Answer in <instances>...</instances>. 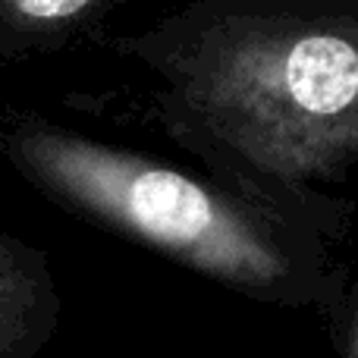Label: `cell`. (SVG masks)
I'll return each mask as SVG.
<instances>
[{
  "label": "cell",
  "instance_id": "1",
  "mask_svg": "<svg viewBox=\"0 0 358 358\" xmlns=\"http://www.w3.org/2000/svg\"><path fill=\"white\" fill-rule=\"evenodd\" d=\"M110 50L155 76L151 123L214 173L315 201L358 167V0H189Z\"/></svg>",
  "mask_w": 358,
  "mask_h": 358
},
{
  "label": "cell",
  "instance_id": "2",
  "mask_svg": "<svg viewBox=\"0 0 358 358\" xmlns=\"http://www.w3.org/2000/svg\"><path fill=\"white\" fill-rule=\"evenodd\" d=\"M0 164L69 217L248 302L330 321L352 283L340 255L355 227L352 198L267 195L204 164L189 170L13 104H0Z\"/></svg>",
  "mask_w": 358,
  "mask_h": 358
},
{
  "label": "cell",
  "instance_id": "3",
  "mask_svg": "<svg viewBox=\"0 0 358 358\" xmlns=\"http://www.w3.org/2000/svg\"><path fill=\"white\" fill-rule=\"evenodd\" d=\"M60 311L48 252L0 229V358H38L57 336Z\"/></svg>",
  "mask_w": 358,
  "mask_h": 358
},
{
  "label": "cell",
  "instance_id": "4",
  "mask_svg": "<svg viewBox=\"0 0 358 358\" xmlns=\"http://www.w3.org/2000/svg\"><path fill=\"white\" fill-rule=\"evenodd\" d=\"M117 3L120 0H0V66L69 48Z\"/></svg>",
  "mask_w": 358,
  "mask_h": 358
},
{
  "label": "cell",
  "instance_id": "5",
  "mask_svg": "<svg viewBox=\"0 0 358 358\" xmlns=\"http://www.w3.org/2000/svg\"><path fill=\"white\" fill-rule=\"evenodd\" d=\"M330 330H334L336 358H358V280L349 283L343 308L330 317Z\"/></svg>",
  "mask_w": 358,
  "mask_h": 358
}]
</instances>
